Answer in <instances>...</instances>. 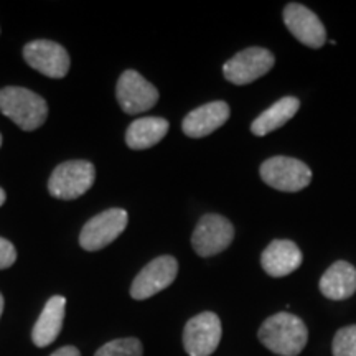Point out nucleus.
<instances>
[{
  "instance_id": "nucleus-15",
  "label": "nucleus",
  "mask_w": 356,
  "mask_h": 356,
  "mask_svg": "<svg viewBox=\"0 0 356 356\" xmlns=\"http://www.w3.org/2000/svg\"><path fill=\"white\" fill-rule=\"evenodd\" d=\"M65 307L66 299L63 296H53L44 304L42 315L38 317L32 330V340L38 348L51 345L60 335L65 322Z\"/></svg>"
},
{
  "instance_id": "nucleus-8",
  "label": "nucleus",
  "mask_w": 356,
  "mask_h": 356,
  "mask_svg": "<svg viewBox=\"0 0 356 356\" xmlns=\"http://www.w3.org/2000/svg\"><path fill=\"white\" fill-rule=\"evenodd\" d=\"M115 96L126 114H140L152 109L159 101V91L136 70L124 71L115 86Z\"/></svg>"
},
{
  "instance_id": "nucleus-1",
  "label": "nucleus",
  "mask_w": 356,
  "mask_h": 356,
  "mask_svg": "<svg viewBox=\"0 0 356 356\" xmlns=\"http://www.w3.org/2000/svg\"><path fill=\"white\" fill-rule=\"evenodd\" d=\"M259 341L279 356H297L309 340L304 320L289 312H279L261 325Z\"/></svg>"
},
{
  "instance_id": "nucleus-24",
  "label": "nucleus",
  "mask_w": 356,
  "mask_h": 356,
  "mask_svg": "<svg viewBox=\"0 0 356 356\" xmlns=\"http://www.w3.org/2000/svg\"><path fill=\"white\" fill-rule=\"evenodd\" d=\"M2 312H3V297L0 293V317H2Z\"/></svg>"
},
{
  "instance_id": "nucleus-23",
  "label": "nucleus",
  "mask_w": 356,
  "mask_h": 356,
  "mask_svg": "<svg viewBox=\"0 0 356 356\" xmlns=\"http://www.w3.org/2000/svg\"><path fill=\"white\" fill-rule=\"evenodd\" d=\"M6 200H7V195H6V191H3L2 186H0V207H2V204L6 203Z\"/></svg>"
},
{
  "instance_id": "nucleus-7",
  "label": "nucleus",
  "mask_w": 356,
  "mask_h": 356,
  "mask_svg": "<svg viewBox=\"0 0 356 356\" xmlns=\"http://www.w3.org/2000/svg\"><path fill=\"white\" fill-rule=\"evenodd\" d=\"M275 58L266 48L251 47L239 51L222 66V74L236 86H244L264 76L273 70Z\"/></svg>"
},
{
  "instance_id": "nucleus-16",
  "label": "nucleus",
  "mask_w": 356,
  "mask_h": 356,
  "mask_svg": "<svg viewBox=\"0 0 356 356\" xmlns=\"http://www.w3.org/2000/svg\"><path fill=\"white\" fill-rule=\"evenodd\" d=\"M320 292L330 300H346L356 292V269L350 262L337 261L320 279Z\"/></svg>"
},
{
  "instance_id": "nucleus-2",
  "label": "nucleus",
  "mask_w": 356,
  "mask_h": 356,
  "mask_svg": "<svg viewBox=\"0 0 356 356\" xmlns=\"http://www.w3.org/2000/svg\"><path fill=\"white\" fill-rule=\"evenodd\" d=\"M0 113L20 129L30 132L42 127L48 118V104L42 96L20 86L0 89Z\"/></svg>"
},
{
  "instance_id": "nucleus-3",
  "label": "nucleus",
  "mask_w": 356,
  "mask_h": 356,
  "mask_svg": "<svg viewBox=\"0 0 356 356\" xmlns=\"http://www.w3.org/2000/svg\"><path fill=\"white\" fill-rule=\"evenodd\" d=\"M96 170L88 160H68L53 170L48 180V191L53 198L76 200L95 185Z\"/></svg>"
},
{
  "instance_id": "nucleus-10",
  "label": "nucleus",
  "mask_w": 356,
  "mask_h": 356,
  "mask_svg": "<svg viewBox=\"0 0 356 356\" xmlns=\"http://www.w3.org/2000/svg\"><path fill=\"white\" fill-rule=\"evenodd\" d=\"M221 320L213 312L190 318L184 330V346L190 356H210L221 341Z\"/></svg>"
},
{
  "instance_id": "nucleus-17",
  "label": "nucleus",
  "mask_w": 356,
  "mask_h": 356,
  "mask_svg": "<svg viewBox=\"0 0 356 356\" xmlns=\"http://www.w3.org/2000/svg\"><path fill=\"white\" fill-rule=\"evenodd\" d=\"M168 127V121L162 118L136 119L126 131V144L132 150L150 149L167 136Z\"/></svg>"
},
{
  "instance_id": "nucleus-11",
  "label": "nucleus",
  "mask_w": 356,
  "mask_h": 356,
  "mask_svg": "<svg viewBox=\"0 0 356 356\" xmlns=\"http://www.w3.org/2000/svg\"><path fill=\"white\" fill-rule=\"evenodd\" d=\"M24 58L29 66L37 70L38 73L55 79L65 78L71 65L68 51L51 40H33L26 43L24 47Z\"/></svg>"
},
{
  "instance_id": "nucleus-21",
  "label": "nucleus",
  "mask_w": 356,
  "mask_h": 356,
  "mask_svg": "<svg viewBox=\"0 0 356 356\" xmlns=\"http://www.w3.org/2000/svg\"><path fill=\"white\" fill-rule=\"evenodd\" d=\"M17 251L15 246L6 238H0V270L8 269L15 264Z\"/></svg>"
},
{
  "instance_id": "nucleus-6",
  "label": "nucleus",
  "mask_w": 356,
  "mask_h": 356,
  "mask_svg": "<svg viewBox=\"0 0 356 356\" xmlns=\"http://www.w3.org/2000/svg\"><path fill=\"white\" fill-rule=\"evenodd\" d=\"M233 239L234 226L228 218L210 213L198 221L191 236V246L198 256L211 257L228 249Z\"/></svg>"
},
{
  "instance_id": "nucleus-12",
  "label": "nucleus",
  "mask_w": 356,
  "mask_h": 356,
  "mask_svg": "<svg viewBox=\"0 0 356 356\" xmlns=\"http://www.w3.org/2000/svg\"><path fill=\"white\" fill-rule=\"evenodd\" d=\"M284 24L305 47L318 50L327 42V32L317 15L300 3H289L284 8Z\"/></svg>"
},
{
  "instance_id": "nucleus-4",
  "label": "nucleus",
  "mask_w": 356,
  "mask_h": 356,
  "mask_svg": "<svg viewBox=\"0 0 356 356\" xmlns=\"http://www.w3.org/2000/svg\"><path fill=\"white\" fill-rule=\"evenodd\" d=\"M261 178L266 185L275 190L296 193L310 185L312 170L302 160L277 155L262 163Z\"/></svg>"
},
{
  "instance_id": "nucleus-5",
  "label": "nucleus",
  "mask_w": 356,
  "mask_h": 356,
  "mask_svg": "<svg viewBox=\"0 0 356 356\" xmlns=\"http://www.w3.org/2000/svg\"><path fill=\"white\" fill-rule=\"evenodd\" d=\"M129 221V215L122 208H109V210L92 216L83 226L79 234V244L84 251H99L109 246L124 233Z\"/></svg>"
},
{
  "instance_id": "nucleus-13",
  "label": "nucleus",
  "mask_w": 356,
  "mask_h": 356,
  "mask_svg": "<svg viewBox=\"0 0 356 356\" xmlns=\"http://www.w3.org/2000/svg\"><path fill=\"white\" fill-rule=\"evenodd\" d=\"M228 119L229 106L225 101H213L186 114L181 122V131L191 139H202L225 126Z\"/></svg>"
},
{
  "instance_id": "nucleus-18",
  "label": "nucleus",
  "mask_w": 356,
  "mask_h": 356,
  "mask_svg": "<svg viewBox=\"0 0 356 356\" xmlns=\"http://www.w3.org/2000/svg\"><path fill=\"white\" fill-rule=\"evenodd\" d=\"M299 108L300 101L297 97H282V99L274 102L269 109H266L261 115H257L251 124V132L257 137H264L267 134L277 131V129L286 126L291 121Z\"/></svg>"
},
{
  "instance_id": "nucleus-20",
  "label": "nucleus",
  "mask_w": 356,
  "mask_h": 356,
  "mask_svg": "<svg viewBox=\"0 0 356 356\" xmlns=\"http://www.w3.org/2000/svg\"><path fill=\"white\" fill-rule=\"evenodd\" d=\"M333 356H356V325L337 332L332 345Z\"/></svg>"
},
{
  "instance_id": "nucleus-19",
  "label": "nucleus",
  "mask_w": 356,
  "mask_h": 356,
  "mask_svg": "<svg viewBox=\"0 0 356 356\" xmlns=\"http://www.w3.org/2000/svg\"><path fill=\"white\" fill-rule=\"evenodd\" d=\"M144 355V346H142L139 338H118V340L109 341L102 345L96 351L95 356H142Z\"/></svg>"
},
{
  "instance_id": "nucleus-22",
  "label": "nucleus",
  "mask_w": 356,
  "mask_h": 356,
  "mask_svg": "<svg viewBox=\"0 0 356 356\" xmlns=\"http://www.w3.org/2000/svg\"><path fill=\"white\" fill-rule=\"evenodd\" d=\"M51 356H81V353H79L76 346H63V348L56 350L55 353H51Z\"/></svg>"
},
{
  "instance_id": "nucleus-25",
  "label": "nucleus",
  "mask_w": 356,
  "mask_h": 356,
  "mask_svg": "<svg viewBox=\"0 0 356 356\" xmlns=\"http://www.w3.org/2000/svg\"><path fill=\"white\" fill-rule=\"evenodd\" d=\"M0 147H2V136H0Z\"/></svg>"
},
{
  "instance_id": "nucleus-9",
  "label": "nucleus",
  "mask_w": 356,
  "mask_h": 356,
  "mask_svg": "<svg viewBox=\"0 0 356 356\" xmlns=\"http://www.w3.org/2000/svg\"><path fill=\"white\" fill-rule=\"evenodd\" d=\"M178 274V262L172 256H160L150 261L134 279L131 297L136 300H147L155 293L170 287Z\"/></svg>"
},
{
  "instance_id": "nucleus-14",
  "label": "nucleus",
  "mask_w": 356,
  "mask_h": 356,
  "mask_svg": "<svg viewBox=\"0 0 356 356\" xmlns=\"http://www.w3.org/2000/svg\"><path fill=\"white\" fill-rule=\"evenodd\" d=\"M304 256L296 243L289 239H275L264 249L261 266L270 277H286L302 266Z\"/></svg>"
}]
</instances>
